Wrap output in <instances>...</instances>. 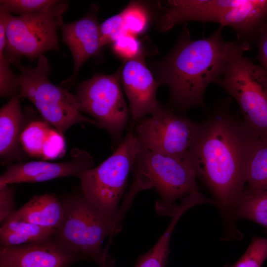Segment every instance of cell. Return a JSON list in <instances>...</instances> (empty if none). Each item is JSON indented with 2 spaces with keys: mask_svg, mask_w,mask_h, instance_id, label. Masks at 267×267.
Returning a JSON list of instances; mask_svg holds the SVG:
<instances>
[{
  "mask_svg": "<svg viewBox=\"0 0 267 267\" xmlns=\"http://www.w3.org/2000/svg\"><path fill=\"white\" fill-rule=\"evenodd\" d=\"M259 138L225 105L200 123L190 163L214 198L227 239L240 234L235 226L234 212L245 190L248 164Z\"/></svg>",
  "mask_w": 267,
  "mask_h": 267,
  "instance_id": "6da1fadb",
  "label": "cell"
},
{
  "mask_svg": "<svg viewBox=\"0 0 267 267\" xmlns=\"http://www.w3.org/2000/svg\"><path fill=\"white\" fill-rule=\"evenodd\" d=\"M51 129L46 121L30 122L25 127L20 137L23 150L31 157L42 159L43 147Z\"/></svg>",
  "mask_w": 267,
  "mask_h": 267,
  "instance_id": "44dd1931",
  "label": "cell"
},
{
  "mask_svg": "<svg viewBox=\"0 0 267 267\" xmlns=\"http://www.w3.org/2000/svg\"><path fill=\"white\" fill-rule=\"evenodd\" d=\"M20 74L15 75V84L19 98H25L36 106L43 118L54 127L60 134H64L72 126L85 122L101 129L94 119L82 113L76 95L52 84L48 79L50 66L46 57L38 58L35 68L16 65Z\"/></svg>",
  "mask_w": 267,
  "mask_h": 267,
  "instance_id": "8992f818",
  "label": "cell"
},
{
  "mask_svg": "<svg viewBox=\"0 0 267 267\" xmlns=\"http://www.w3.org/2000/svg\"><path fill=\"white\" fill-rule=\"evenodd\" d=\"M141 148L134 133L130 131L110 156L78 178L85 198L109 221L120 223L125 214L118 205Z\"/></svg>",
  "mask_w": 267,
  "mask_h": 267,
  "instance_id": "52a82bcc",
  "label": "cell"
},
{
  "mask_svg": "<svg viewBox=\"0 0 267 267\" xmlns=\"http://www.w3.org/2000/svg\"><path fill=\"white\" fill-rule=\"evenodd\" d=\"M68 7L66 1L56 3L40 12L13 15L0 11L4 22L5 55L9 63L18 64L23 56L30 61L49 50H59L56 30L64 23L63 14Z\"/></svg>",
  "mask_w": 267,
  "mask_h": 267,
  "instance_id": "9c48e42d",
  "label": "cell"
},
{
  "mask_svg": "<svg viewBox=\"0 0 267 267\" xmlns=\"http://www.w3.org/2000/svg\"><path fill=\"white\" fill-rule=\"evenodd\" d=\"M121 82L130 103L133 123L147 115H155L164 108L156 98L159 85L141 56L127 61L122 67Z\"/></svg>",
  "mask_w": 267,
  "mask_h": 267,
  "instance_id": "5bb4252c",
  "label": "cell"
},
{
  "mask_svg": "<svg viewBox=\"0 0 267 267\" xmlns=\"http://www.w3.org/2000/svg\"><path fill=\"white\" fill-rule=\"evenodd\" d=\"M122 69L111 75L96 74L83 82L76 95L82 112L93 117L119 144L129 117L120 86Z\"/></svg>",
  "mask_w": 267,
  "mask_h": 267,
  "instance_id": "8fae6325",
  "label": "cell"
},
{
  "mask_svg": "<svg viewBox=\"0 0 267 267\" xmlns=\"http://www.w3.org/2000/svg\"><path fill=\"white\" fill-rule=\"evenodd\" d=\"M257 41L260 65L267 73V23L261 29Z\"/></svg>",
  "mask_w": 267,
  "mask_h": 267,
  "instance_id": "f546056e",
  "label": "cell"
},
{
  "mask_svg": "<svg viewBox=\"0 0 267 267\" xmlns=\"http://www.w3.org/2000/svg\"><path fill=\"white\" fill-rule=\"evenodd\" d=\"M216 22L231 27L250 47L267 23V0H173L159 21L162 31L184 22Z\"/></svg>",
  "mask_w": 267,
  "mask_h": 267,
  "instance_id": "3957f363",
  "label": "cell"
},
{
  "mask_svg": "<svg viewBox=\"0 0 267 267\" xmlns=\"http://www.w3.org/2000/svg\"><path fill=\"white\" fill-rule=\"evenodd\" d=\"M112 49L118 56L128 61L141 56V45L135 35L128 33L113 43Z\"/></svg>",
  "mask_w": 267,
  "mask_h": 267,
  "instance_id": "4316f807",
  "label": "cell"
},
{
  "mask_svg": "<svg viewBox=\"0 0 267 267\" xmlns=\"http://www.w3.org/2000/svg\"><path fill=\"white\" fill-rule=\"evenodd\" d=\"M131 172L134 180L130 191L136 194L153 189L159 194L156 209L160 215L172 217L178 205L175 201L199 191L197 174L185 161L144 149L141 147Z\"/></svg>",
  "mask_w": 267,
  "mask_h": 267,
  "instance_id": "5b68a950",
  "label": "cell"
},
{
  "mask_svg": "<svg viewBox=\"0 0 267 267\" xmlns=\"http://www.w3.org/2000/svg\"><path fill=\"white\" fill-rule=\"evenodd\" d=\"M236 220L243 219L255 222L267 230V189L244 191L234 212Z\"/></svg>",
  "mask_w": 267,
  "mask_h": 267,
  "instance_id": "d6986e66",
  "label": "cell"
},
{
  "mask_svg": "<svg viewBox=\"0 0 267 267\" xmlns=\"http://www.w3.org/2000/svg\"><path fill=\"white\" fill-rule=\"evenodd\" d=\"M57 0H1L0 11L18 15L31 14L47 9Z\"/></svg>",
  "mask_w": 267,
  "mask_h": 267,
  "instance_id": "cb8c5ba5",
  "label": "cell"
},
{
  "mask_svg": "<svg viewBox=\"0 0 267 267\" xmlns=\"http://www.w3.org/2000/svg\"><path fill=\"white\" fill-rule=\"evenodd\" d=\"M267 258V239L255 237L242 257L228 267H262Z\"/></svg>",
  "mask_w": 267,
  "mask_h": 267,
  "instance_id": "d4e9b609",
  "label": "cell"
},
{
  "mask_svg": "<svg viewBox=\"0 0 267 267\" xmlns=\"http://www.w3.org/2000/svg\"><path fill=\"white\" fill-rule=\"evenodd\" d=\"M220 26L209 36L191 39L185 28L162 64L159 84L169 88L171 98L180 111L203 106L208 86L216 83L225 66L229 42Z\"/></svg>",
  "mask_w": 267,
  "mask_h": 267,
  "instance_id": "7a4b0ae2",
  "label": "cell"
},
{
  "mask_svg": "<svg viewBox=\"0 0 267 267\" xmlns=\"http://www.w3.org/2000/svg\"><path fill=\"white\" fill-rule=\"evenodd\" d=\"M128 33L121 13L114 15L99 25V42L101 47L113 43L124 35Z\"/></svg>",
  "mask_w": 267,
  "mask_h": 267,
  "instance_id": "484cf974",
  "label": "cell"
},
{
  "mask_svg": "<svg viewBox=\"0 0 267 267\" xmlns=\"http://www.w3.org/2000/svg\"><path fill=\"white\" fill-rule=\"evenodd\" d=\"M248 49L238 40L229 42L225 66L215 84L236 101L245 124L267 140V73L244 56Z\"/></svg>",
  "mask_w": 267,
  "mask_h": 267,
  "instance_id": "277c9868",
  "label": "cell"
},
{
  "mask_svg": "<svg viewBox=\"0 0 267 267\" xmlns=\"http://www.w3.org/2000/svg\"><path fill=\"white\" fill-rule=\"evenodd\" d=\"M64 213L62 200L53 194L45 193L33 196L3 223L12 220L21 221L57 230Z\"/></svg>",
  "mask_w": 267,
  "mask_h": 267,
  "instance_id": "2e32d148",
  "label": "cell"
},
{
  "mask_svg": "<svg viewBox=\"0 0 267 267\" xmlns=\"http://www.w3.org/2000/svg\"><path fill=\"white\" fill-rule=\"evenodd\" d=\"M94 165L93 158L89 153L74 149L71 152V159L66 162L32 161L9 165L0 177V186L20 182H43L68 176L79 178Z\"/></svg>",
  "mask_w": 267,
  "mask_h": 267,
  "instance_id": "4fadbf2b",
  "label": "cell"
},
{
  "mask_svg": "<svg viewBox=\"0 0 267 267\" xmlns=\"http://www.w3.org/2000/svg\"><path fill=\"white\" fill-rule=\"evenodd\" d=\"M19 99L17 95L13 96L0 110V155L6 161L18 154L20 137L25 128Z\"/></svg>",
  "mask_w": 267,
  "mask_h": 267,
  "instance_id": "e0dca14e",
  "label": "cell"
},
{
  "mask_svg": "<svg viewBox=\"0 0 267 267\" xmlns=\"http://www.w3.org/2000/svg\"><path fill=\"white\" fill-rule=\"evenodd\" d=\"M121 13L128 33L136 36L146 30L149 16L143 6L136 2H132Z\"/></svg>",
  "mask_w": 267,
  "mask_h": 267,
  "instance_id": "603a6c76",
  "label": "cell"
},
{
  "mask_svg": "<svg viewBox=\"0 0 267 267\" xmlns=\"http://www.w3.org/2000/svg\"><path fill=\"white\" fill-rule=\"evenodd\" d=\"M267 189V140L259 138L248 164L245 189Z\"/></svg>",
  "mask_w": 267,
  "mask_h": 267,
  "instance_id": "ffe728a7",
  "label": "cell"
},
{
  "mask_svg": "<svg viewBox=\"0 0 267 267\" xmlns=\"http://www.w3.org/2000/svg\"><path fill=\"white\" fill-rule=\"evenodd\" d=\"M62 201L64 216L55 236L85 259L92 260L100 267H114V262L102 245L108 236L118 232L119 222L107 220L82 193L72 194Z\"/></svg>",
  "mask_w": 267,
  "mask_h": 267,
  "instance_id": "ba28073f",
  "label": "cell"
},
{
  "mask_svg": "<svg viewBox=\"0 0 267 267\" xmlns=\"http://www.w3.org/2000/svg\"><path fill=\"white\" fill-rule=\"evenodd\" d=\"M65 152V142L64 135L56 129H52L44 145L42 159H55L61 157Z\"/></svg>",
  "mask_w": 267,
  "mask_h": 267,
  "instance_id": "83f0119b",
  "label": "cell"
},
{
  "mask_svg": "<svg viewBox=\"0 0 267 267\" xmlns=\"http://www.w3.org/2000/svg\"><path fill=\"white\" fill-rule=\"evenodd\" d=\"M6 37L5 24L0 17V94L1 97L12 98L16 95L18 88L15 84V75L12 73L10 63L4 53Z\"/></svg>",
  "mask_w": 267,
  "mask_h": 267,
  "instance_id": "7402d4cb",
  "label": "cell"
},
{
  "mask_svg": "<svg viewBox=\"0 0 267 267\" xmlns=\"http://www.w3.org/2000/svg\"><path fill=\"white\" fill-rule=\"evenodd\" d=\"M56 229L28 222L12 220L4 222L0 228V246L10 247L37 242L56 235Z\"/></svg>",
  "mask_w": 267,
  "mask_h": 267,
  "instance_id": "ac0fdd59",
  "label": "cell"
},
{
  "mask_svg": "<svg viewBox=\"0 0 267 267\" xmlns=\"http://www.w3.org/2000/svg\"><path fill=\"white\" fill-rule=\"evenodd\" d=\"M15 204L14 190L5 185L0 186V222L2 224L14 212Z\"/></svg>",
  "mask_w": 267,
  "mask_h": 267,
  "instance_id": "f1b7e54d",
  "label": "cell"
},
{
  "mask_svg": "<svg viewBox=\"0 0 267 267\" xmlns=\"http://www.w3.org/2000/svg\"><path fill=\"white\" fill-rule=\"evenodd\" d=\"M99 25L92 13L60 27L63 42L69 47L73 58L74 70L71 77L62 84L73 83L83 64L101 48Z\"/></svg>",
  "mask_w": 267,
  "mask_h": 267,
  "instance_id": "9a60e30c",
  "label": "cell"
},
{
  "mask_svg": "<svg viewBox=\"0 0 267 267\" xmlns=\"http://www.w3.org/2000/svg\"><path fill=\"white\" fill-rule=\"evenodd\" d=\"M134 123V133L142 148L191 164L200 123L164 108L158 114L145 116Z\"/></svg>",
  "mask_w": 267,
  "mask_h": 267,
  "instance_id": "30bf717a",
  "label": "cell"
},
{
  "mask_svg": "<svg viewBox=\"0 0 267 267\" xmlns=\"http://www.w3.org/2000/svg\"><path fill=\"white\" fill-rule=\"evenodd\" d=\"M134 267H165V266L154 259L145 255H141L137 260Z\"/></svg>",
  "mask_w": 267,
  "mask_h": 267,
  "instance_id": "4dcf8cb0",
  "label": "cell"
},
{
  "mask_svg": "<svg viewBox=\"0 0 267 267\" xmlns=\"http://www.w3.org/2000/svg\"><path fill=\"white\" fill-rule=\"evenodd\" d=\"M55 236L19 245L0 246V267H69L85 259Z\"/></svg>",
  "mask_w": 267,
  "mask_h": 267,
  "instance_id": "7c38bea8",
  "label": "cell"
}]
</instances>
